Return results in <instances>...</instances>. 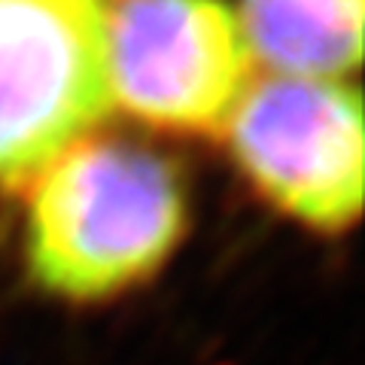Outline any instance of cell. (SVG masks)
<instances>
[{
  "label": "cell",
  "instance_id": "cell-3",
  "mask_svg": "<svg viewBox=\"0 0 365 365\" xmlns=\"http://www.w3.org/2000/svg\"><path fill=\"white\" fill-rule=\"evenodd\" d=\"M237 162L271 201L323 232L362 207V101L335 79L262 76L225 122Z\"/></svg>",
  "mask_w": 365,
  "mask_h": 365
},
{
  "label": "cell",
  "instance_id": "cell-4",
  "mask_svg": "<svg viewBox=\"0 0 365 365\" xmlns=\"http://www.w3.org/2000/svg\"><path fill=\"white\" fill-rule=\"evenodd\" d=\"M107 55L113 101L189 131L225 128L256 64L222 0H119L107 6Z\"/></svg>",
  "mask_w": 365,
  "mask_h": 365
},
{
  "label": "cell",
  "instance_id": "cell-2",
  "mask_svg": "<svg viewBox=\"0 0 365 365\" xmlns=\"http://www.w3.org/2000/svg\"><path fill=\"white\" fill-rule=\"evenodd\" d=\"M113 104L104 0H0V182L43 174Z\"/></svg>",
  "mask_w": 365,
  "mask_h": 365
},
{
  "label": "cell",
  "instance_id": "cell-1",
  "mask_svg": "<svg viewBox=\"0 0 365 365\" xmlns=\"http://www.w3.org/2000/svg\"><path fill=\"white\" fill-rule=\"evenodd\" d=\"M186 225L177 170L122 140H86L43 170L28 216V265L46 292L107 299L162 265Z\"/></svg>",
  "mask_w": 365,
  "mask_h": 365
},
{
  "label": "cell",
  "instance_id": "cell-5",
  "mask_svg": "<svg viewBox=\"0 0 365 365\" xmlns=\"http://www.w3.org/2000/svg\"><path fill=\"white\" fill-rule=\"evenodd\" d=\"M253 61L280 76L335 79L359 67L362 0H244Z\"/></svg>",
  "mask_w": 365,
  "mask_h": 365
}]
</instances>
